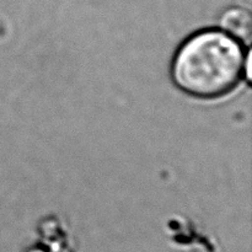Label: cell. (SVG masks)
<instances>
[{"mask_svg": "<svg viewBox=\"0 0 252 252\" xmlns=\"http://www.w3.org/2000/svg\"><path fill=\"white\" fill-rule=\"evenodd\" d=\"M221 26L226 33L236 39H249L251 36V17L246 10L240 7L229 9L221 17Z\"/></svg>", "mask_w": 252, "mask_h": 252, "instance_id": "cell-2", "label": "cell"}, {"mask_svg": "<svg viewBox=\"0 0 252 252\" xmlns=\"http://www.w3.org/2000/svg\"><path fill=\"white\" fill-rule=\"evenodd\" d=\"M244 64V49L235 37L220 30H204L177 49L171 73L175 84L189 95L214 98L239 83Z\"/></svg>", "mask_w": 252, "mask_h": 252, "instance_id": "cell-1", "label": "cell"}]
</instances>
